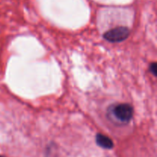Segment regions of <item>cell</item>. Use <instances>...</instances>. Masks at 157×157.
<instances>
[{"label": "cell", "mask_w": 157, "mask_h": 157, "mask_svg": "<svg viewBox=\"0 0 157 157\" xmlns=\"http://www.w3.org/2000/svg\"><path fill=\"white\" fill-rule=\"evenodd\" d=\"M111 114L117 121L121 123H128L133 118V108L130 104L122 103L113 105L111 109Z\"/></svg>", "instance_id": "1"}, {"label": "cell", "mask_w": 157, "mask_h": 157, "mask_svg": "<svg viewBox=\"0 0 157 157\" xmlns=\"http://www.w3.org/2000/svg\"><path fill=\"white\" fill-rule=\"evenodd\" d=\"M130 29L126 26H118L104 34V38L110 42H121L128 38Z\"/></svg>", "instance_id": "2"}, {"label": "cell", "mask_w": 157, "mask_h": 157, "mask_svg": "<svg viewBox=\"0 0 157 157\" xmlns=\"http://www.w3.org/2000/svg\"><path fill=\"white\" fill-rule=\"evenodd\" d=\"M96 144L101 148L106 150H110L113 147V142L108 136L101 133H98L96 135Z\"/></svg>", "instance_id": "3"}, {"label": "cell", "mask_w": 157, "mask_h": 157, "mask_svg": "<svg viewBox=\"0 0 157 157\" xmlns=\"http://www.w3.org/2000/svg\"><path fill=\"white\" fill-rule=\"evenodd\" d=\"M150 72L153 74L154 76H156V63H152L150 66Z\"/></svg>", "instance_id": "4"}, {"label": "cell", "mask_w": 157, "mask_h": 157, "mask_svg": "<svg viewBox=\"0 0 157 157\" xmlns=\"http://www.w3.org/2000/svg\"><path fill=\"white\" fill-rule=\"evenodd\" d=\"M0 157H6V156H0Z\"/></svg>", "instance_id": "5"}]
</instances>
